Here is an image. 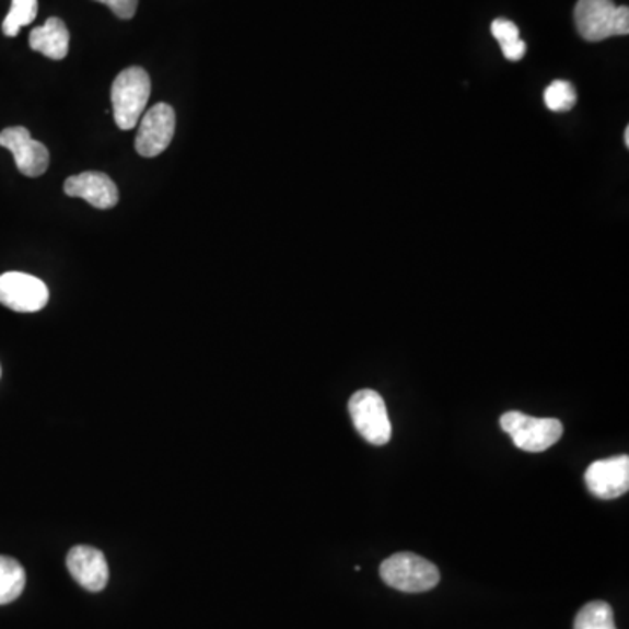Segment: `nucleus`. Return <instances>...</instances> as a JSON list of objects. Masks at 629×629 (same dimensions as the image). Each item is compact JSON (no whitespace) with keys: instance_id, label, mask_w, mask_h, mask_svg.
I'll return each instance as SVG.
<instances>
[{"instance_id":"nucleus-1","label":"nucleus","mask_w":629,"mask_h":629,"mask_svg":"<svg viewBox=\"0 0 629 629\" xmlns=\"http://www.w3.org/2000/svg\"><path fill=\"white\" fill-rule=\"evenodd\" d=\"M573 16L579 34L587 43L629 34L628 5H616L613 0H579Z\"/></svg>"},{"instance_id":"nucleus-2","label":"nucleus","mask_w":629,"mask_h":629,"mask_svg":"<svg viewBox=\"0 0 629 629\" xmlns=\"http://www.w3.org/2000/svg\"><path fill=\"white\" fill-rule=\"evenodd\" d=\"M149 96H151V78L140 67L125 69L114 79L110 101H113L114 121L121 130H131L139 125Z\"/></svg>"},{"instance_id":"nucleus-3","label":"nucleus","mask_w":629,"mask_h":629,"mask_svg":"<svg viewBox=\"0 0 629 629\" xmlns=\"http://www.w3.org/2000/svg\"><path fill=\"white\" fill-rule=\"evenodd\" d=\"M380 575L386 586L403 593H426L441 581L438 567L412 552H397L386 558L380 567Z\"/></svg>"},{"instance_id":"nucleus-4","label":"nucleus","mask_w":629,"mask_h":629,"mask_svg":"<svg viewBox=\"0 0 629 629\" xmlns=\"http://www.w3.org/2000/svg\"><path fill=\"white\" fill-rule=\"evenodd\" d=\"M500 427L505 434H509L516 447L529 453L546 452L563 435V426L560 420L528 417L520 411H509L502 415Z\"/></svg>"},{"instance_id":"nucleus-5","label":"nucleus","mask_w":629,"mask_h":629,"mask_svg":"<svg viewBox=\"0 0 629 629\" xmlns=\"http://www.w3.org/2000/svg\"><path fill=\"white\" fill-rule=\"evenodd\" d=\"M353 427L368 443L385 446L392 438V423L382 395L371 388L356 392L348 403Z\"/></svg>"},{"instance_id":"nucleus-6","label":"nucleus","mask_w":629,"mask_h":629,"mask_svg":"<svg viewBox=\"0 0 629 629\" xmlns=\"http://www.w3.org/2000/svg\"><path fill=\"white\" fill-rule=\"evenodd\" d=\"M49 301L46 283L32 275L9 271L0 275V304L20 313L43 310Z\"/></svg>"},{"instance_id":"nucleus-7","label":"nucleus","mask_w":629,"mask_h":629,"mask_svg":"<svg viewBox=\"0 0 629 629\" xmlns=\"http://www.w3.org/2000/svg\"><path fill=\"white\" fill-rule=\"evenodd\" d=\"M175 133V110L166 104H158L143 114L135 149L140 156L154 158L168 148Z\"/></svg>"},{"instance_id":"nucleus-8","label":"nucleus","mask_w":629,"mask_h":629,"mask_svg":"<svg viewBox=\"0 0 629 629\" xmlns=\"http://www.w3.org/2000/svg\"><path fill=\"white\" fill-rule=\"evenodd\" d=\"M0 145L13 154L16 166L26 177H40L49 166V151L44 143L32 139L31 131L23 126H13L0 131Z\"/></svg>"},{"instance_id":"nucleus-9","label":"nucleus","mask_w":629,"mask_h":629,"mask_svg":"<svg viewBox=\"0 0 629 629\" xmlns=\"http://www.w3.org/2000/svg\"><path fill=\"white\" fill-rule=\"evenodd\" d=\"M584 481L587 490L598 499H619L629 490V456L619 455L593 462L587 467Z\"/></svg>"},{"instance_id":"nucleus-10","label":"nucleus","mask_w":629,"mask_h":629,"mask_svg":"<svg viewBox=\"0 0 629 629\" xmlns=\"http://www.w3.org/2000/svg\"><path fill=\"white\" fill-rule=\"evenodd\" d=\"M67 569L79 586L92 593L105 590L109 582V564L104 552L92 546H75L67 555Z\"/></svg>"},{"instance_id":"nucleus-11","label":"nucleus","mask_w":629,"mask_h":629,"mask_svg":"<svg viewBox=\"0 0 629 629\" xmlns=\"http://www.w3.org/2000/svg\"><path fill=\"white\" fill-rule=\"evenodd\" d=\"M63 191L70 198H83L101 210L113 209L119 201L118 186L102 172H84L67 178Z\"/></svg>"},{"instance_id":"nucleus-12","label":"nucleus","mask_w":629,"mask_h":629,"mask_svg":"<svg viewBox=\"0 0 629 629\" xmlns=\"http://www.w3.org/2000/svg\"><path fill=\"white\" fill-rule=\"evenodd\" d=\"M69 28L60 18H49L43 26L34 28L28 37L31 48L51 60H63L69 53Z\"/></svg>"},{"instance_id":"nucleus-13","label":"nucleus","mask_w":629,"mask_h":629,"mask_svg":"<svg viewBox=\"0 0 629 629\" xmlns=\"http://www.w3.org/2000/svg\"><path fill=\"white\" fill-rule=\"evenodd\" d=\"M25 569L14 558L0 556V605H8L20 598L25 590Z\"/></svg>"},{"instance_id":"nucleus-14","label":"nucleus","mask_w":629,"mask_h":629,"mask_svg":"<svg viewBox=\"0 0 629 629\" xmlns=\"http://www.w3.org/2000/svg\"><path fill=\"white\" fill-rule=\"evenodd\" d=\"M491 34L499 40L503 57L508 58L509 61H520L521 58H525L526 43L521 39L516 23L499 18L491 23Z\"/></svg>"},{"instance_id":"nucleus-15","label":"nucleus","mask_w":629,"mask_h":629,"mask_svg":"<svg viewBox=\"0 0 629 629\" xmlns=\"http://www.w3.org/2000/svg\"><path fill=\"white\" fill-rule=\"evenodd\" d=\"M573 629H617L614 610L607 602H590L579 610Z\"/></svg>"},{"instance_id":"nucleus-16","label":"nucleus","mask_w":629,"mask_h":629,"mask_svg":"<svg viewBox=\"0 0 629 629\" xmlns=\"http://www.w3.org/2000/svg\"><path fill=\"white\" fill-rule=\"evenodd\" d=\"M37 0H13L8 16L2 23V32L8 37H16L23 26L31 25L37 18Z\"/></svg>"},{"instance_id":"nucleus-17","label":"nucleus","mask_w":629,"mask_h":629,"mask_svg":"<svg viewBox=\"0 0 629 629\" xmlns=\"http://www.w3.org/2000/svg\"><path fill=\"white\" fill-rule=\"evenodd\" d=\"M544 104L552 113H567L578 104V93L569 81H552L544 92Z\"/></svg>"},{"instance_id":"nucleus-18","label":"nucleus","mask_w":629,"mask_h":629,"mask_svg":"<svg viewBox=\"0 0 629 629\" xmlns=\"http://www.w3.org/2000/svg\"><path fill=\"white\" fill-rule=\"evenodd\" d=\"M96 2L109 5L110 11L121 20L133 18L137 13V5H139V0H96Z\"/></svg>"},{"instance_id":"nucleus-19","label":"nucleus","mask_w":629,"mask_h":629,"mask_svg":"<svg viewBox=\"0 0 629 629\" xmlns=\"http://www.w3.org/2000/svg\"><path fill=\"white\" fill-rule=\"evenodd\" d=\"M625 145L626 148H629V126H626L625 130Z\"/></svg>"},{"instance_id":"nucleus-20","label":"nucleus","mask_w":629,"mask_h":629,"mask_svg":"<svg viewBox=\"0 0 629 629\" xmlns=\"http://www.w3.org/2000/svg\"><path fill=\"white\" fill-rule=\"evenodd\" d=\"M0 374H2V370H0Z\"/></svg>"}]
</instances>
